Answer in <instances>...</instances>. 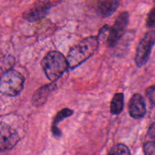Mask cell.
I'll return each mask as SVG.
<instances>
[{"label": "cell", "instance_id": "6da1fadb", "mask_svg": "<svg viewBox=\"0 0 155 155\" xmlns=\"http://www.w3.org/2000/svg\"><path fill=\"white\" fill-rule=\"evenodd\" d=\"M98 36H89L73 46L67 58L70 69H75L92 57L98 50Z\"/></svg>", "mask_w": 155, "mask_h": 155}, {"label": "cell", "instance_id": "7a4b0ae2", "mask_svg": "<svg viewBox=\"0 0 155 155\" xmlns=\"http://www.w3.org/2000/svg\"><path fill=\"white\" fill-rule=\"evenodd\" d=\"M41 64L47 78L51 82L60 79L69 68L68 59L57 51L48 52L42 58Z\"/></svg>", "mask_w": 155, "mask_h": 155}, {"label": "cell", "instance_id": "3957f363", "mask_svg": "<svg viewBox=\"0 0 155 155\" xmlns=\"http://www.w3.org/2000/svg\"><path fill=\"white\" fill-rule=\"evenodd\" d=\"M25 78L18 71L9 69L5 71L0 82L1 93L7 96L19 95L24 86Z\"/></svg>", "mask_w": 155, "mask_h": 155}, {"label": "cell", "instance_id": "277c9868", "mask_svg": "<svg viewBox=\"0 0 155 155\" xmlns=\"http://www.w3.org/2000/svg\"><path fill=\"white\" fill-rule=\"evenodd\" d=\"M155 43V30L147 32L139 42L136 54V64L141 68L148 62L151 50Z\"/></svg>", "mask_w": 155, "mask_h": 155}, {"label": "cell", "instance_id": "5b68a950", "mask_svg": "<svg viewBox=\"0 0 155 155\" xmlns=\"http://www.w3.org/2000/svg\"><path fill=\"white\" fill-rule=\"evenodd\" d=\"M130 15L127 12H123L117 17L114 24L110 27V33L107 39V45L108 47H114L117 44L125 33L129 24Z\"/></svg>", "mask_w": 155, "mask_h": 155}, {"label": "cell", "instance_id": "8992f818", "mask_svg": "<svg viewBox=\"0 0 155 155\" xmlns=\"http://www.w3.org/2000/svg\"><path fill=\"white\" fill-rule=\"evenodd\" d=\"M20 141L19 134L8 124L1 123L0 129V150L1 152L13 148Z\"/></svg>", "mask_w": 155, "mask_h": 155}, {"label": "cell", "instance_id": "52a82bcc", "mask_svg": "<svg viewBox=\"0 0 155 155\" xmlns=\"http://www.w3.org/2000/svg\"><path fill=\"white\" fill-rule=\"evenodd\" d=\"M51 6L52 5L49 0H39L23 14V18L30 22L39 21L48 15Z\"/></svg>", "mask_w": 155, "mask_h": 155}, {"label": "cell", "instance_id": "ba28073f", "mask_svg": "<svg viewBox=\"0 0 155 155\" xmlns=\"http://www.w3.org/2000/svg\"><path fill=\"white\" fill-rule=\"evenodd\" d=\"M129 114L134 119H141L146 114V105L143 96L139 93L134 94L130 98L128 106Z\"/></svg>", "mask_w": 155, "mask_h": 155}, {"label": "cell", "instance_id": "9c48e42d", "mask_svg": "<svg viewBox=\"0 0 155 155\" xmlns=\"http://www.w3.org/2000/svg\"><path fill=\"white\" fill-rule=\"evenodd\" d=\"M57 89V86L54 83L44 85L37 89L32 97V104L35 107L43 105L48 100L50 94Z\"/></svg>", "mask_w": 155, "mask_h": 155}, {"label": "cell", "instance_id": "30bf717a", "mask_svg": "<svg viewBox=\"0 0 155 155\" xmlns=\"http://www.w3.org/2000/svg\"><path fill=\"white\" fill-rule=\"evenodd\" d=\"M120 0H98L97 11L103 18L110 17L117 10Z\"/></svg>", "mask_w": 155, "mask_h": 155}, {"label": "cell", "instance_id": "8fae6325", "mask_svg": "<svg viewBox=\"0 0 155 155\" xmlns=\"http://www.w3.org/2000/svg\"><path fill=\"white\" fill-rule=\"evenodd\" d=\"M74 114V110H71V109L68 108H63L58 112V113L56 114V116L54 117V120L52 123V127H51V132H52L53 135H54L55 137H60L61 136V132L60 129L58 128V124L61 122V121L64 120L66 118L70 117L71 116Z\"/></svg>", "mask_w": 155, "mask_h": 155}, {"label": "cell", "instance_id": "7c38bea8", "mask_svg": "<svg viewBox=\"0 0 155 155\" xmlns=\"http://www.w3.org/2000/svg\"><path fill=\"white\" fill-rule=\"evenodd\" d=\"M124 107V93L118 92L114 94L110 102V110L113 115H118L123 111Z\"/></svg>", "mask_w": 155, "mask_h": 155}, {"label": "cell", "instance_id": "4fadbf2b", "mask_svg": "<svg viewBox=\"0 0 155 155\" xmlns=\"http://www.w3.org/2000/svg\"><path fill=\"white\" fill-rule=\"evenodd\" d=\"M130 149L124 144H118L112 147L109 151V154H130Z\"/></svg>", "mask_w": 155, "mask_h": 155}, {"label": "cell", "instance_id": "5bb4252c", "mask_svg": "<svg viewBox=\"0 0 155 155\" xmlns=\"http://www.w3.org/2000/svg\"><path fill=\"white\" fill-rule=\"evenodd\" d=\"M146 96L151 106L155 107V86H149L146 89Z\"/></svg>", "mask_w": 155, "mask_h": 155}, {"label": "cell", "instance_id": "9a60e30c", "mask_svg": "<svg viewBox=\"0 0 155 155\" xmlns=\"http://www.w3.org/2000/svg\"><path fill=\"white\" fill-rule=\"evenodd\" d=\"M110 27L108 25H104V27H102L100 30L99 33L98 34V40H105L107 41V37L109 36V33H110Z\"/></svg>", "mask_w": 155, "mask_h": 155}, {"label": "cell", "instance_id": "2e32d148", "mask_svg": "<svg viewBox=\"0 0 155 155\" xmlns=\"http://www.w3.org/2000/svg\"><path fill=\"white\" fill-rule=\"evenodd\" d=\"M144 152L147 155H155V142H147L143 145Z\"/></svg>", "mask_w": 155, "mask_h": 155}, {"label": "cell", "instance_id": "e0dca14e", "mask_svg": "<svg viewBox=\"0 0 155 155\" xmlns=\"http://www.w3.org/2000/svg\"><path fill=\"white\" fill-rule=\"evenodd\" d=\"M146 25L148 28H155V8L148 14L146 21Z\"/></svg>", "mask_w": 155, "mask_h": 155}, {"label": "cell", "instance_id": "ac0fdd59", "mask_svg": "<svg viewBox=\"0 0 155 155\" xmlns=\"http://www.w3.org/2000/svg\"><path fill=\"white\" fill-rule=\"evenodd\" d=\"M148 136L151 139L155 140V123L150 127L148 131Z\"/></svg>", "mask_w": 155, "mask_h": 155}]
</instances>
